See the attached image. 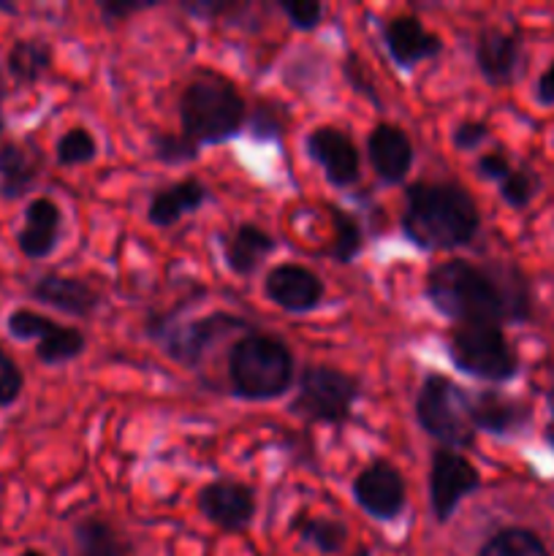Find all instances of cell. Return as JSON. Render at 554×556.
<instances>
[{
    "label": "cell",
    "mask_w": 554,
    "mask_h": 556,
    "mask_svg": "<svg viewBox=\"0 0 554 556\" xmlns=\"http://www.w3.org/2000/svg\"><path fill=\"white\" fill-rule=\"evenodd\" d=\"M291 530L297 532L299 541L326 556L340 554L348 543V527L342 521L329 519V516H313L307 510H299L293 516Z\"/></svg>",
    "instance_id": "cell-26"
},
{
    "label": "cell",
    "mask_w": 554,
    "mask_h": 556,
    "mask_svg": "<svg viewBox=\"0 0 554 556\" xmlns=\"http://www.w3.org/2000/svg\"><path fill=\"white\" fill-rule=\"evenodd\" d=\"M248 125V101L231 79L201 71L179 96V134L196 147H217L237 139Z\"/></svg>",
    "instance_id": "cell-3"
},
{
    "label": "cell",
    "mask_w": 554,
    "mask_h": 556,
    "mask_svg": "<svg viewBox=\"0 0 554 556\" xmlns=\"http://www.w3.org/2000/svg\"><path fill=\"white\" fill-rule=\"evenodd\" d=\"M41 147L27 141H0V199L20 201L41 179Z\"/></svg>",
    "instance_id": "cell-22"
},
{
    "label": "cell",
    "mask_w": 554,
    "mask_h": 556,
    "mask_svg": "<svg viewBox=\"0 0 554 556\" xmlns=\"http://www.w3.org/2000/svg\"><path fill=\"white\" fill-rule=\"evenodd\" d=\"M277 9L286 14V20L291 22L297 30L313 33L318 30L320 22H324L326 9L320 3H313V0H280Z\"/></svg>",
    "instance_id": "cell-33"
},
{
    "label": "cell",
    "mask_w": 554,
    "mask_h": 556,
    "mask_svg": "<svg viewBox=\"0 0 554 556\" xmlns=\"http://www.w3.org/2000/svg\"><path fill=\"white\" fill-rule=\"evenodd\" d=\"M416 421L440 448L465 451L476 443L470 424V396L449 375L432 372L421 380L416 394Z\"/></svg>",
    "instance_id": "cell-7"
},
{
    "label": "cell",
    "mask_w": 554,
    "mask_h": 556,
    "mask_svg": "<svg viewBox=\"0 0 554 556\" xmlns=\"http://www.w3.org/2000/svg\"><path fill=\"white\" fill-rule=\"evenodd\" d=\"M248 123L253 130V139L259 141H277L286 134V112L269 101H261L253 114L248 112Z\"/></svg>",
    "instance_id": "cell-32"
},
{
    "label": "cell",
    "mask_w": 554,
    "mask_h": 556,
    "mask_svg": "<svg viewBox=\"0 0 554 556\" xmlns=\"http://www.w3.org/2000/svg\"><path fill=\"white\" fill-rule=\"evenodd\" d=\"M470 424L476 432L511 438L530 427L532 407L514 396H505L503 391H478L476 396H470Z\"/></svg>",
    "instance_id": "cell-19"
},
{
    "label": "cell",
    "mask_w": 554,
    "mask_h": 556,
    "mask_svg": "<svg viewBox=\"0 0 554 556\" xmlns=\"http://www.w3.org/2000/svg\"><path fill=\"white\" fill-rule=\"evenodd\" d=\"M49 65H52V47L43 38H16L5 54V71L22 87L36 85Z\"/></svg>",
    "instance_id": "cell-25"
},
{
    "label": "cell",
    "mask_w": 554,
    "mask_h": 556,
    "mask_svg": "<svg viewBox=\"0 0 554 556\" xmlns=\"http://www.w3.org/2000/svg\"><path fill=\"white\" fill-rule=\"evenodd\" d=\"M98 157V141L85 125H74V128L65 130L63 136L54 144V161L63 168H76L87 166Z\"/></svg>",
    "instance_id": "cell-29"
},
{
    "label": "cell",
    "mask_w": 554,
    "mask_h": 556,
    "mask_svg": "<svg viewBox=\"0 0 554 556\" xmlns=\"http://www.w3.org/2000/svg\"><path fill=\"white\" fill-rule=\"evenodd\" d=\"M223 261L237 277H253L266 258L277 250V239L255 223H239L217 237Z\"/></svg>",
    "instance_id": "cell-21"
},
{
    "label": "cell",
    "mask_w": 554,
    "mask_h": 556,
    "mask_svg": "<svg viewBox=\"0 0 554 556\" xmlns=\"http://www.w3.org/2000/svg\"><path fill=\"white\" fill-rule=\"evenodd\" d=\"M144 331L152 342L161 345V351L166 353L172 362L179 364V367L199 369L206 351L215 348L217 342L237 334V331L248 334V331L255 329L248 318H242V315L223 313L221 309V313L201 315V318L193 320H177V313H158L147 318Z\"/></svg>",
    "instance_id": "cell-5"
},
{
    "label": "cell",
    "mask_w": 554,
    "mask_h": 556,
    "mask_svg": "<svg viewBox=\"0 0 554 556\" xmlns=\"http://www.w3.org/2000/svg\"><path fill=\"white\" fill-rule=\"evenodd\" d=\"M538 188H541V182H538L536 174H532L530 168H516V166L514 172L498 185L500 199H503L511 210H527V206L536 201Z\"/></svg>",
    "instance_id": "cell-31"
},
{
    "label": "cell",
    "mask_w": 554,
    "mask_h": 556,
    "mask_svg": "<svg viewBox=\"0 0 554 556\" xmlns=\"http://www.w3.org/2000/svg\"><path fill=\"white\" fill-rule=\"evenodd\" d=\"M152 0H101L98 3V11H101V20L103 25L114 27L119 22H128L130 16L141 14V11L152 9Z\"/></svg>",
    "instance_id": "cell-36"
},
{
    "label": "cell",
    "mask_w": 554,
    "mask_h": 556,
    "mask_svg": "<svg viewBox=\"0 0 554 556\" xmlns=\"http://www.w3.org/2000/svg\"><path fill=\"white\" fill-rule=\"evenodd\" d=\"M367 161L383 185H402L413 172L416 150L405 128L396 123H378L367 136Z\"/></svg>",
    "instance_id": "cell-17"
},
{
    "label": "cell",
    "mask_w": 554,
    "mask_h": 556,
    "mask_svg": "<svg viewBox=\"0 0 554 556\" xmlns=\"http://www.w3.org/2000/svg\"><path fill=\"white\" fill-rule=\"evenodd\" d=\"M293 386L297 391L288 402V413L324 427H342L351 421L353 407L362 400V380L329 364H307Z\"/></svg>",
    "instance_id": "cell-6"
},
{
    "label": "cell",
    "mask_w": 554,
    "mask_h": 556,
    "mask_svg": "<svg viewBox=\"0 0 554 556\" xmlns=\"http://www.w3.org/2000/svg\"><path fill=\"white\" fill-rule=\"evenodd\" d=\"M400 228L421 253H445L476 242L481 210L465 185L418 179L405 188Z\"/></svg>",
    "instance_id": "cell-2"
},
{
    "label": "cell",
    "mask_w": 554,
    "mask_h": 556,
    "mask_svg": "<svg viewBox=\"0 0 554 556\" xmlns=\"http://www.w3.org/2000/svg\"><path fill=\"white\" fill-rule=\"evenodd\" d=\"M511 172H514V163L508 161V155H505L503 150H492V152H483V155H478L476 174L481 179H489V182L500 185Z\"/></svg>",
    "instance_id": "cell-37"
},
{
    "label": "cell",
    "mask_w": 554,
    "mask_h": 556,
    "mask_svg": "<svg viewBox=\"0 0 554 556\" xmlns=\"http://www.w3.org/2000/svg\"><path fill=\"white\" fill-rule=\"evenodd\" d=\"M264 296L288 315H307L320 307L326 296L324 280L302 264H277L264 277Z\"/></svg>",
    "instance_id": "cell-14"
},
{
    "label": "cell",
    "mask_w": 554,
    "mask_h": 556,
    "mask_svg": "<svg viewBox=\"0 0 554 556\" xmlns=\"http://www.w3.org/2000/svg\"><path fill=\"white\" fill-rule=\"evenodd\" d=\"M476 65L483 81L492 87H508L516 79V68L521 60L519 33L483 27L476 38Z\"/></svg>",
    "instance_id": "cell-20"
},
{
    "label": "cell",
    "mask_w": 554,
    "mask_h": 556,
    "mask_svg": "<svg viewBox=\"0 0 554 556\" xmlns=\"http://www.w3.org/2000/svg\"><path fill=\"white\" fill-rule=\"evenodd\" d=\"M297 383V358L286 340L266 331H248L228 351V386L242 402H272Z\"/></svg>",
    "instance_id": "cell-4"
},
{
    "label": "cell",
    "mask_w": 554,
    "mask_h": 556,
    "mask_svg": "<svg viewBox=\"0 0 554 556\" xmlns=\"http://www.w3.org/2000/svg\"><path fill=\"white\" fill-rule=\"evenodd\" d=\"M353 500L375 521L400 519L407 505V483L389 459H373L353 478Z\"/></svg>",
    "instance_id": "cell-11"
},
{
    "label": "cell",
    "mask_w": 554,
    "mask_h": 556,
    "mask_svg": "<svg viewBox=\"0 0 554 556\" xmlns=\"http://www.w3.org/2000/svg\"><path fill=\"white\" fill-rule=\"evenodd\" d=\"M424 296L454 326L527 324L532 318L530 280L505 261H440L424 277Z\"/></svg>",
    "instance_id": "cell-1"
},
{
    "label": "cell",
    "mask_w": 554,
    "mask_h": 556,
    "mask_svg": "<svg viewBox=\"0 0 554 556\" xmlns=\"http://www.w3.org/2000/svg\"><path fill=\"white\" fill-rule=\"evenodd\" d=\"M196 505H199L201 516L210 525L221 527L223 532H244L253 525L255 510H259L253 486L234 481V478H217V481L201 486Z\"/></svg>",
    "instance_id": "cell-13"
},
{
    "label": "cell",
    "mask_w": 554,
    "mask_h": 556,
    "mask_svg": "<svg viewBox=\"0 0 554 556\" xmlns=\"http://www.w3.org/2000/svg\"><path fill=\"white\" fill-rule=\"evenodd\" d=\"M478 486H481V472L459 451L440 448V445L432 451L427 492L429 508H432V516L438 525H449L462 500L476 492Z\"/></svg>",
    "instance_id": "cell-10"
},
{
    "label": "cell",
    "mask_w": 554,
    "mask_h": 556,
    "mask_svg": "<svg viewBox=\"0 0 554 556\" xmlns=\"http://www.w3.org/2000/svg\"><path fill=\"white\" fill-rule=\"evenodd\" d=\"M489 139V125L483 119H462L451 130V144L459 152H476Z\"/></svg>",
    "instance_id": "cell-35"
},
{
    "label": "cell",
    "mask_w": 554,
    "mask_h": 556,
    "mask_svg": "<svg viewBox=\"0 0 554 556\" xmlns=\"http://www.w3.org/2000/svg\"><path fill=\"white\" fill-rule=\"evenodd\" d=\"M383 47L394 65L402 71H413L418 63L435 60L443 52V38L435 30H427L416 14H396L380 27Z\"/></svg>",
    "instance_id": "cell-15"
},
{
    "label": "cell",
    "mask_w": 554,
    "mask_h": 556,
    "mask_svg": "<svg viewBox=\"0 0 554 556\" xmlns=\"http://www.w3.org/2000/svg\"><path fill=\"white\" fill-rule=\"evenodd\" d=\"M76 556H130V543L119 535L112 521L87 516L74 525Z\"/></svg>",
    "instance_id": "cell-24"
},
{
    "label": "cell",
    "mask_w": 554,
    "mask_h": 556,
    "mask_svg": "<svg viewBox=\"0 0 554 556\" xmlns=\"http://www.w3.org/2000/svg\"><path fill=\"white\" fill-rule=\"evenodd\" d=\"M242 3H234V0H201V3H182L185 14H193L199 20L212 22V20H221V16L228 14H237L242 11Z\"/></svg>",
    "instance_id": "cell-38"
},
{
    "label": "cell",
    "mask_w": 554,
    "mask_h": 556,
    "mask_svg": "<svg viewBox=\"0 0 554 556\" xmlns=\"http://www.w3.org/2000/svg\"><path fill=\"white\" fill-rule=\"evenodd\" d=\"M304 150H307L310 161L324 172L331 188H351L362 177V155L345 128L318 125L304 136Z\"/></svg>",
    "instance_id": "cell-12"
},
{
    "label": "cell",
    "mask_w": 554,
    "mask_h": 556,
    "mask_svg": "<svg viewBox=\"0 0 554 556\" xmlns=\"http://www.w3.org/2000/svg\"><path fill=\"white\" fill-rule=\"evenodd\" d=\"M210 188L199 177L179 179V182L158 188L147 204V223L155 228H172L185 215H193L210 201Z\"/></svg>",
    "instance_id": "cell-23"
},
{
    "label": "cell",
    "mask_w": 554,
    "mask_h": 556,
    "mask_svg": "<svg viewBox=\"0 0 554 556\" xmlns=\"http://www.w3.org/2000/svg\"><path fill=\"white\" fill-rule=\"evenodd\" d=\"M3 101H5V90H3V81H0V134L5 130V117H3Z\"/></svg>",
    "instance_id": "cell-41"
},
{
    "label": "cell",
    "mask_w": 554,
    "mask_h": 556,
    "mask_svg": "<svg viewBox=\"0 0 554 556\" xmlns=\"http://www.w3.org/2000/svg\"><path fill=\"white\" fill-rule=\"evenodd\" d=\"M536 101L543 109H554V60L543 68V74L536 81Z\"/></svg>",
    "instance_id": "cell-39"
},
{
    "label": "cell",
    "mask_w": 554,
    "mask_h": 556,
    "mask_svg": "<svg viewBox=\"0 0 554 556\" xmlns=\"http://www.w3.org/2000/svg\"><path fill=\"white\" fill-rule=\"evenodd\" d=\"M63 239V210L49 195H36L27 201L22 228L16 231V248L25 258L43 261L58 250Z\"/></svg>",
    "instance_id": "cell-18"
},
{
    "label": "cell",
    "mask_w": 554,
    "mask_h": 556,
    "mask_svg": "<svg viewBox=\"0 0 554 556\" xmlns=\"http://www.w3.org/2000/svg\"><path fill=\"white\" fill-rule=\"evenodd\" d=\"M546 405H549V410H552V416H554V364H552V369H549V386H546Z\"/></svg>",
    "instance_id": "cell-40"
},
{
    "label": "cell",
    "mask_w": 554,
    "mask_h": 556,
    "mask_svg": "<svg viewBox=\"0 0 554 556\" xmlns=\"http://www.w3.org/2000/svg\"><path fill=\"white\" fill-rule=\"evenodd\" d=\"M476 556H549V548L527 527H503L481 543Z\"/></svg>",
    "instance_id": "cell-27"
},
{
    "label": "cell",
    "mask_w": 554,
    "mask_h": 556,
    "mask_svg": "<svg viewBox=\"0 0 554 556\" xmlns=\"http://www.w3.org/2000/svg\"><path fill=\"white\" fill-rule=\"evenodd\" d=\"M20 556H47L43 552H38V548H25Z\"/></svg>",
    "instance_id": "cell-43"
},
{
    "label": "cell",
    "mask_w": 554,
    "mask_h": 556,
    "mask_svg": "<svg viewBox=\"0 0 554 556\" xmlns=\"http://www.w3.org/2000/svg\"><path fill=\"white\" fill-rule=\"evenodd\" d=\"M152 157L163 166H185V163L199 161V147L185 139L182 134H168V130H155L150 136Z\"/></svg>",
    "instance_id": "cell-30"
},
{
    "label": "cell",
    "mask_w": 554,
    "mask_h": 556,
    "mask_svg": "<svg viewBox=\"0 0 554 556\" xmlns=\"http://www.w3.org/2000/svg\"><path fill=\"white\" fill-rule=\"evenodd\" d=\"M25 391V372L20 364L0 348V410L16 405Z\"/></svg>",
    "instance_id": "cell-34"
},
{
    "label": "cell",
    "mask_w": 554,
    "mask_h": 556,
    "mask_svg": "<svg viewBox=\"0 0 554 556\" xmlns=\"http://www.w3.org/2000/svg\"><path fill=\"white\" fill-rule=\"evenodd\" d=\"M5 331L20 342H36V358L43 367L76 362L87 348V337L79 329L58 324L27 307L11 309L5 318Z\"/></svg>",
    "instance_id": "cell-9"
},
{
    "label": "cell",
    "mask_w": 554,
    "mask_h": 556,
    "mask_svg": "<svg viewBox=\"0 0 554 556\" xmlns=\"http://www.w3.org/2000/svg\"><path fill=\"white\" fill-rule=\"evenodd\" d=\"M331 244L324 250L335 264L348 266L362 255L364 250V231H362V223L351 215V212H342V210H331Z\"/></svg>",
    "instance_id": "cell-28"
},
{
    "label": "cell",
    "mask_w": 554,
    "mask_h": 556,
    "mask_svg": "<svg viewBox=\"0 0 554 556\" xmlns=\"http://www.w3.org/2000/svg\"><path fill=\"white\" fill-rule=\"evenodd\" d=\"M27 293H30L33 302L47 304V307L81 320L92 318L103 304V293L96 286H90L81 277L58 275V271H47V275L36 277Z\"/></svg>",
    "instance_id": "cell-16"
},
{
    "label": "cell",
    "mask_w": 554,
    "mask_h": 556,
    "mask_svg": "<svg viewBox=\"0 0 554 556\" xmlns=\"http://www.w3.org/2000/svg\"><path fill=\"white\" fill-rule=\"evenodd\" d=\"M356 556H369V552H358Z\"/></svg>",
    "instance_id": "cell-44"
},
{
    "label": "cell",
    "mask_w": 554,
    "mask_h": 556,
    "mask_svg": "<svg viewBox=\"0 0 554 556\" xmlns=\"http://www.w3.org/2000/svg\"><path fill=\"white\" fill-rule=\"evenodd\" d=\"M449 358L462 375L483 383H508L519 375V356L498 324L454 326L449 337Z\"/></svg>",
    "instance_id": "cell-8"
},
{
    "label": "cell",
    "mask_w": 554,
    "mask_h": 556,
    "mask_svg": "<svg viewBox=\"0 0 554 556\" xmlns=\"http://www.w3.org/2000/svg\"><path fill=\"white\" fill-rule=\"evenodd\" d=\"M543 438H546L549 448H552V451H554V421H552V424H549V427H546V432H543Z\"/></svg>",
    "instance_id": "cell-42"
}]
</instances>
